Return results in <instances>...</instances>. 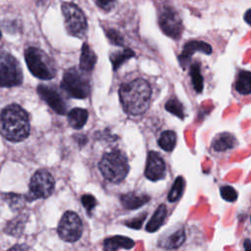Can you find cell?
<instances>
[{"label":"cell","instance_id":"277c9868","mask_svg":"<svg viewBox=\"0 0 251 251\" xmlns=\"http://www.w3.org/2000/svg\"><path fill=\"white\" fill-rule=\"evenodd\" d=\"M25 57L27 68L34 76L41 79H51L55 75L54 67L43 51L29 47L25 50Z\"/></svg>","mask_w":251,"mask_h":251},{"label":"cell","instance_id":"603a6c76","mask_svg":"<svg viewBox=\"0 0 251 251\" xmlns=\"http://www.w3.org/2000/svg\"><path fill=\"white\" fill-rule=\"evenodd\" d=\"M134 56V52L130 49H124L120 51H115L111 54L110 60L113 65V69L116 71L121 67L126 60Z\"/></svg>","mask_w":251,"mask_h":251},{"label":"cell","instance_id":"7402d4cb","mask_svg":"<svg viewBox=\"0 0 251 251\" xmlns=\"http://www.w3.org/2000/svg\"><path fill=\"white\" fill-rule=\"evenodd\" d=\"M235 89L237 92L243 95L251 94V73L248 71H240L238 73L236 81H235Z\"/></svg>","mask_w":251,"mask_h":251},{"label":"cell","instance_id":"2e32d148","mask_svg":"<svg viewBox=\"0 0 251 251\" xmlns=\"http://www.w3.org/2000/svg\"><path fill=\"white\" fill-rule=\"evenodd\" d=\"M97 57L93 50L89 47L87 43H84L81 48V55H80V60H79V69L83 71L84 73L86 72H91L96 64Z\"/></svg>","mask_w":251,"mask_h":251},{"label":"cell","instance_id":"484cf974","mask_svg":"<svg viewBox=\"0 0 251 251\" xmlns=\"http://www.w3.org/2000/svg\"><path fill=\"white\" fill-rule=\"evenodd\" d=\"M190 75H191V80L194 89L196 92L200 93L203 90V76L200 73V68L198 64H193L190 68Z\"/></svg>","mask_w":251,"mask_h":251},{"label":"cell","instance_id":"8fae6325","mask_svg":"<svg viewBox=\"0 0 251 251\" xmlns=\"http://www.w3.org/2000/svg\"><path fill=\"white\" fill-rule=\"evenodd\" d=\"M37 92L40 97L58 114L64 115L67 110L66 103L59 92L53 87L47 85H39L37 87Z\"/></svg>","mask_w":251,"mask_h":251},{"label":"cell","instance_id":"5b68a950","mask_svg":"<svg viewBox=\"0 0 251 251\" xmlns=\"http://www.w3.org/2000/svg\"><path fill=\"white\" fill-rule=\"evenodd\" d=\"M62 88L72 97L77 99L86 98L90 93V84L83 71L77 68L69 69L63 76Z\"/></svg>","mask_w":251,"mask_h":251},{"label":"cell","instance_id":"ffe728a7","mask_svg":"<svg viewBox=\"0 0 251 251\" xmlns=\"http://www.w3.org/2000/svg\"><path fill=\"white\" fill-rule=\"evenodd\" d=\"M167 212L168 211L166 205H160L148 222L146 226V230L149 232L156 231L164 224L167 217Z\"/></svg>","mask_w":251,"mask_h":251},{"label":"cell","instance_id":"7c38bea8","mask_svg":"<svg viewBox=\"0 0 251 251\" xmlns=\"http://www.w3.org/2000/svg\"><path fill=\"white\" fill-rule=\"evenodd\" d=\"M144 174L148 179L153 181L159 180L165 176V174H166L165 162L157 152L150 151L148 153Z\"/></svg>","mask_w":251,"mask_h":251},{"label":"cell","instance_id":"f1b7e54d","mask_svg":"<svg viewBox=\"0 0 251 251\" xmlns=\"http://www.w3.org/2000/svg\"><path fill=\"white\" fill-rule=\"evenodd\" d=\"M220 192H221V196L222 198H224L226 201L228 202H233L237 199V192L236 190L230 186V185H224L220 188Z\"/></svg>","mask_w":251,"mask_h":251},{"label":"cell","instance_id":"f546056e","mask_svg":"<svg viewBox=\"0 0 251 251\" xmlns=\"http://www.w3.org/2000/svg\"><path fill=\"white\" fill-rule=\"evenodd\" d=\"M106 35L108 37V39L110 40L111 43H113L114 45H118V46H122L124 44V39L123 36L115 29H108L106 31Z\"/></svg>","mask_w":251,"mask_h":251},{"label":"cell","instance_id":"d6a6232c","mask_svg":"<svg viewBox=\"0 0 251 251\" xmlns=\"http://www.w3.org/2000/svg\"><path fill=\"white\" fill-rule=\"evenodd\" d=\"M96 3L99 8L106 12H109L115 8L117 0H97Z\"/></svg>","mask_w":251,"mask_h":251},{"label":"cell","instance_id":"44dd1931","mask_svg":"<svg viewBox=\"0 0 251 251\" xmlns=\"http://www.w3.org/2000/svg\"><path fill=\"white\" fill-rule=\"evenodd\" d=\"M26 218L27 216H18L14 219H12L11 221H9L4 228V231L12 236H20L22 234V232L24 231L25 228V225L26 222Z\"/></svg>","mask_w":251,"mask_h":251},{"label":"cell","instance_id":"5bb4252c","mask_svg":"<svg viewBox=\"0 0 251 251\" xmlns=\"http://www.w3.org/2000/svg\"><path fill=\"white\" fill-rule=\"evenodd\" d=\"M134 246V241L126 236L115 235L104 240L103 251H117L120 248L130 249Z\"/></svg>","mask_w":251,"mask_h":251},{"label":"cell","instance_id":"ba28073f","mask_svg":"<svg viewBox=\"0 0 251 251\" xmlns=\"http://www.w3.org/2000/svg\"><path fill=\"white\" fill-rule=\"evenodd\" d=\"M55 187V180L52 175L46 170L36 171L30 178L28 193L25 196L27 201H34L50 196Z\"/></svg>","mask_w":251,"mask_h":251},{"label":"cell","instance_id":"4fadbf2b","mask_svg":"<svg viewBox=\"0 0 251 251\" xmlns=\"http://www.w3.org/2000/svg\"><path fill=\"white\" fill-rule=\"evenodd\" d=\"M202 52L204 54H211L212 53V47L210 44L204 42V41H199V40H191L188 41L187 43L184 44L183 46V51L178 57V61L182 67H185L188 62L190 61L191 56L196 52Z\"/></svg>","mask_w":251,"mask_h":251},{"label":"cell","instance_id":"836d02e7","mask_svg":"<svg viewBox=\"0 0 251 251\" xmlns=\"http://www.w3.org/2000/svg\"><path fill=\"white\" fill-rule=\"evenodd\" d=\"M7 251H27V247L24 244H16L12 246L10 249H8Z\"/></svg>","mask_w":251,"mask_h":251},{"label":"cell","instance_id":"d6986e66","mask_svg":"<svg viewBox=\"0 0 251 251\" xmlns=\"http://www.w3.org/2000/svg\"><path fill=\"white\" fill-rule=\"evenodd\" d=\"M185 240V233L182 227H179L169 234L161 242V245L167 249H175L179 247Z\"/></svg>","mask_w":251,"mask_h":251},{"label":"cell","instance_id":"52a82bcc","mask_svg":"<svg viewBox=\"0 0 251 251\" xmlns=\"http://www.w3.org/2000/svg\"><path fill=\"white\" fill-rule=\"evenodd\" d=\"M62 12L68 32L75 37H83L87 30V22L83 12L71 2L62 4Z\"/></svg>","mask_w":251,"mask_h":251},{"label":"cell","instance_id":"9a60e30c","mask_svg":"<svg viewBox=\"0 0 251 251\" xmlns=\"http://www.w3.org/2000/svg\"><path fill=\"white\" fill-rule=\"evenodd\" d=\"M150 197L144 194H136V193H126L121 196V203L122 205L128 210H134L149 201Z\"/></svg>","mask_w":251,"mask_h":251},{"label":"cell","instance_id":"d590c367","mask_svg":"<svg viewBox=\"0 0 251 251\" xmlns=\"http://www.w3.org/2000/svg\"><path fill=\"white\" fill-rule=\"evenodd\" d=\"M243 246H244V251H251V240L248 238L245 239Z\"/></svg>","mask_w":251,"mask_h":251},{"label":"cell","instance_id":"e0dca14e","mask_svg":"<svg viewBox=\"0 0 251 251\" xmlns=\"http://www.w3.org/2000/svg\"><path fill=\"white\" fill-rule=\"evenodd\" d=\"M236 144L235 137L229 133V132H222L217 134L213 141H212V147L215 151H225L230 148H233Z\"/></svg>","mask_w":251,"mask_h":251},{"label":"cell","instance_id":"d4e9b609","mask_svg":"<svg viewBox=\"0 0 251 251\" xmlns=\"http://www.w3.org/2000/svg\"><path fill=\"white\" fill-rule=\"evenodd\" d=\"M183 188H184V180L182 176H177L168 194V200L170 202H175L178 200L182 195Z\"/></svg>","mask_w":251,"mask_h":251},{"label":"cell","instance_id":"ac0fdd59","mask_svg":"<svg viewBox=\"0 0 251 251\" xmlns=\"http://www.w3.org/2000/svg\"><path fill=\"white\" fill-rule=\"evenodd\" d=\"M88 112L85 109L81 108H75L71 110L68 114L69 125L75 129L81 128L86 124Z\"/></svg>","mask_w":251,"mask_h":251},{"label":"cell","instance_id":"8d00e7d4","mask_svg":"<svg viewBox=\"0 0 251 251\" xmlns=\"http://www.w3.org/2000/svg\"><path fill=\"white\" fill-rule=\"evenodd\" d=\"M1 36H2V33H1V31H0V38H1Z\"/></svg>","mask_w":251,"mask_h":251},{"label":"cell","instance_id":"e575fe53","mask_svg":"<svg viewBox=\"0 0 251 251\" xmlns=\"http://www.w3.org/2000/svg\"><path fill=\"white\" fill-rule=\"evenodd\" d=\"M244 21L249 25H251V9L247 10L244 14Z\"/></svg>","mask_w":251,"mask_h":251},{"label":"cell","instance_id":"9c48e42d","mask_svg":"<svg viewBox=\"0 0 251 251\" xmlns=\"http://www.w3.org/2000/svg\"><path fill=\"white\" fill-rule=\"evenodd\" d=\"M57 231L61 239L75 242L82 234V222L76 213L67 211L59 222Z\"/></svg>","mask_w":251,"mask_h":251},{"label":"cell","instance_id":"30bf717a","mask_svg":"<svg viewBox=\"0 0 251 251\" xmlns=\"http://www.w3.org/2000/svg\"><path fill=\"white\" fill-rule=\"evenodd\" d=\"M159 25L161 29L168 36L177 39L182 32V23L177 13L171 7H166L162 10L159 16Z\"/></svg>","mask_w":251,"mask_h":251},{"label":"cell","instance_id":"6da1fadb","mask_svg":"<svg viewBox=\"0 0 251 251\" xmlns=\"http://www.w3.org/2000/svg\"><path fill=\"white\" fill-rule=\"evenodd\" d=\"M0 130L9 141L25 140L30 132L28 114L17 104L7 106L0 114Z\"/></svg>","mask_w":251,"mask_h":251},{"label":"cell","instance_id":"4dcf8cb0","mask_svg":"<svg viewBox=\"0 0 251 251\" xmlns=\"http://www.w3.org/2000/svg\"><path fill=\"white\" fill-rule=\"evenodd\" d=\"M81 203L82 205L84 206V208L86 209V211L88 213H90V211L96 206V199L90 195V194H84L82 197H81Z\"/></svg>","mask_w":251,"mask_h":251},{"label":"cell","instance_id":"cb8c5ba5","mask_svg":"<svg viewBox=\"0 0 251 251\" xmlns=\"http://www.w3.org/2000/svg\"><path fill=\"white\" fill-rule=\"evenodd\" d=\"M176 142V132L173 130H166L162 132L158 140L159 146L163 150L168 152L172 151L175 148Z\"/></svg>","mask_w":251,"mask_h":251},{"label":"cell","instance_id":"7a4b0ae2","mask_svg":"<svg viewBox=\"0 0 251 251\" xmlns=\"http://www.w3.org/2000/svg\"><path fill=\"white\" fill-rule=\"evenodd\" d=\"M119 95L124 110L129 115L137 116L145 113L149 107L151 87L146 80L136 78L121 85Z\"/></svg>","mask_w":251,"mask_h":251},{"label":"cell","instance_id":"83f0119b","mask_svg":"<svg viewBox=\"0 0 251 251\" xmlns=\"http://www.w3.org/2000/svg\"><path fill=\"white\" fill-rule=\"evenodd\" d=\"M4 199L8 203V205L11 207L12 210H19L25 205V197L16 194V193H6L4 194Z\"/></svg>","mask_w":251,"mask_h":251},{"label":"cell","instance_id":"8992f818","mask_svg":"<svg viewBox=\"0 0 251 251\" xmlns=\"http://www.w3.org/2000/svg\"><path fill=\"white\" fill-rule=\"evenodd\" d=\"M23 73L19 62L7 51L0 49V86L20 85Z\"/></svg>","mask_w":251,"mask_h":251},{"label":"cell","instance_id":"4316f807","mask_svg":"<svg viewBox=\"0 0 251 251\" xmlns=\"http://www.w3.org/2000/svg\"><path fill=\"white\" fill-rule=\"evenodd\" d=\"M165 108L168 112L172 113L173 115L176 116L179 119L184 118V112H183V107L182 104L176 99V98H171L167 101Z\"/></svg>","mask_w":251,"mask_h":251},{"label":"cell","instance_id":"3957f363","mask_svg":"<svg viewBox=\"0 0 251 251\" xmlns=\"http://www.w3.org/2000/svg\"><path fill=\"white\" fill-rule=\"evenodd\" d=\"M102 176L111 182H121L126 176L129 166L126 155L120 150H112L102 157L99 162Z\"/></svg>","mask_w":251,"mask_h":251},{"label":"cell","instance_id":"1f68e13d","mask_svg":"<svg viewBox=\"0 0 251 251\" xmlns=\"http://www.w3.org/2000/svg\"><path fill=\"white\" fill-rule=\"evenodd\" d=\"M145 218H146V214H142L139 217H136V218H134V219H132L130 221L126 222V225L128 227H131V228H134V229H139L141 227Z\"/></svg>","mask_w":251,"mask_h":251}]
</instances>
